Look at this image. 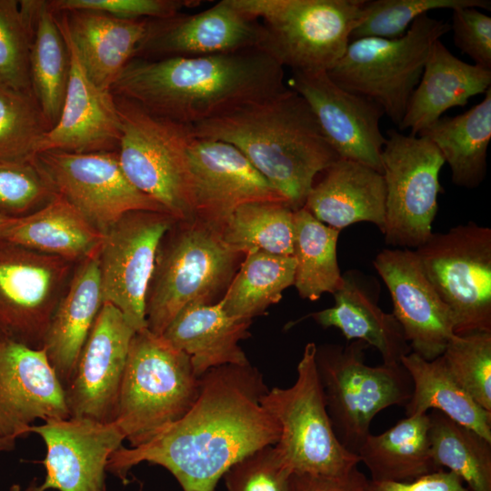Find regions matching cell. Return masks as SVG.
I'll list each match as a JSON object with an SVG mask.
<instances>
[{
  "mask_svg": "<svg viewBox=\"0 0 491 491\" xmlns=\"http://www.w3.org/2000/svg\"><path fill=\"white\" fill-rule=\"evenodd\" d=\"M200 386L189 356L147 328L137 331L129 346L114 422L130 447L142 446L190 410Z\"/></svg>",
  "mask_w": 491,
  "mask_h": 491,
  "instance_id": "5b68a950",
  "label": "cell"
},
{
  "mask_svg": "<svg viewBox=\"0 0 491 491\" xmlns=\"http://www.w3.org/2000/svg\"><path fill=\"white\" fill-rule=\"evenodd\" d=\"M223 240L246 254L258 249L293 256L294 210L283 202H253L238 206L219 227Z\"/></svg>",
  "mask_w": 491,
  "mask_h": 491,
  "instance_id": "74e56055",
  "label": "cell"
},
{
  "mask_svg": "<svg viewBox=\"0 0 491 491\" xmlns=\"http://www.w3.org/2000/svg\"><path fill=\"white\" fill-rule=\"evenodd\" d=\"M441 356L461 386L491 412V332L454 335Z\"/></svg>",
  "mask_w": 491,
  "mask_h": 491,
  "instance_id": "b9f144b4",
  "label": "cell"
},
{
  "mask_svg": "<svg viewBox=\"0 0 491 491\" xmlns=\"http://www.w3.org/2000/svg\"><path fill=\"white\" fill-rule=\"evenodd\" d=\"M33 0H0V85L33 95Z\"/></svg>",
  "mask_w": 491,
  "mask_h": 491,
  "instance_id": "ab89813d",
  "label": "cell"
},
{
  "mask_svg": "<svg viewBox=\"0 0 491 491\" xmlns=\"http://www.w3.org/2000/svg\"><path fill=\"white\" fill-rule=\"evenodd\" d=\"M7 491H42V489L40 487V485H38L36 479H34L25 490H22L20 485L14 484L9 487Z\"/></svg>",
  "mask_w": 491,
  "mask_h": 491,
  "instance_id": "681fc988",
  "label": "cell"
},
{
  "mask_svg": "<svg viewBox=\"0 0 491 491\" xmlns=\"http://www.w3.org/2000/svg\"><path fill=\"white\" fill-rule=\"evenodd\" d=\"M489 88L491 70L464 62L437 40L398 128L410 129V135H418L448 109L466 105L472 96Z\"/></svg>",
  "mask_w": 491,
  "mask_h": 491,
  "instance_id": "484cf974",
  "label": "cell"
},
{
  "mask_svg": "<svg viewBox=\"0 0 491 491\" xmlns=\"http://www.w3.org/2000/svg\"><path fill=\"white\" fill-rule=\"evenodd\" d=\"M192 127L196 137L236 147L294 211L339 158L306 100L288 86Z\"/></svg>",
  "mask_w": 491,
  "mask_h": 491,
  "instance_id": "3957f363",
  "label": "cell"
},
{
  "mask_svg": "<svg viewBox=\"0 0 491 491\" xmlns=\"http://www.w3.org/2000/svg\"><path fill=\"white\" fill-rule=\"evenodd\" d=\"M200 377L190 410L147 443L120 446L106 471L126 484L131 468L147 462L167 469L183 491H214L233 464L278 442L280 426L261 405L268 388L250 363L215 367Z\"/></svg>",
  "mask_w": 491,
  "mask_h": 491,
  "instance_id": "6da1fadb",
  "label": "cell"
},
{
  "mask_svg": "<svg viewBox=\"0 0 491 491\" xmlns=\"http://www.w3.org/2000/svg\"><path fill=\"white\" fill-rule=\"evenodd\" d=\"M72 263L0 240V333L42 348Z\"/></svg>",
  "mask_w": 491,
  "mask_h": 491,
  "instance_id": "5bb4252c",
  "label": "cell"
},
{
  "mask_svg": "<svg viewBox=\"0 0 491 491\" xmlns=\"http://www.w3.org/2000/svg\"><path fill=\"white\" fill-rule=\"evenodd\" d=\"M104 234L59 195L0 228V240L70 262L99 253Z\"/></svg>",
  "mask_w": 491,
  "mask_h": 491,
  "instance_id": "f1b7e54d",
  "label": "cell"
},
{
  "mask_svg": "<svg viewBox=\"0 0 491 491\" xmlns=\"http://www.w3.org/2000/svg\"><path fill=\"white\" fill-rule=\"evenodd\" d=\"M293 257L298 295L316 301L325 293L334 294L343 276L337 263L340 230L317 220L305 207L294 211Z\"/></svg>",
  "mask_w": 491,
  "mask_h": 491,
  "instance_id": "d590c367",
  "label": "cell"
},
{
  "mask_svg": "<svg viewBox=\"0 0 491 491\" xmlns=\"http://www.w3.org/2000/svg\"><path fill=\"white\" fill-rule=\"evenodd\" d=\"M114 96L120 123L117 155L126 177L176 220L193 218L187 166L192 125Z\"/></svg>",
  "mask_w": 491,
  "mask_h": 491,
  "instance_id": "9c48e42d",
  "label": "cell"
},
{
  "mask_svg": "<svg viewBox=\"0 0 491 491\" xmlns=\"http://www.w3.org/2000/svg\"><path fill=\"white\" fill-rule=\"evenodd\" d=\"M265 36L259 20L243 13L233 0H222L195 15L150 19L135 57H195L261 49Z\"/></svg>",
  "mask_w": 491,
  "mask_h": 491,
  "instance_id": "ffe728a7",
  "label": "cell"
},
{
  "mask_svg": "<svg viewBox=\"0 0 491 491\" xmlns=\"http://www.w3.org/2000/svg\"><path fill=\"white\" fill-rule=\"evenodd\" d=\"M56 195L51 183L35 161L0 163V214L27 215Z\"/></svg>",
  "mask_w": 491,
  "mask_h": 491,
  "instance_id": "7bdbcfd3",
  "label": "cell"
},
{
  "mask_svg": "<svg viewBox=\"0 0 491 491\" xmlns=\"http://www.w3.org/2000/svg\"><path fill=\"white\" fill-rule=\"evenodd\" d=\"M55 16L68 48L70 73L60 117L42 137L37 153L117 151L120 123L115 96L88 77L61 15Z\"/></svg>",
  "mask_w": 491,
  "mask_h": 491,
  "instance_id": "603a6c76",
  "label": "cell"
},
{
  "mask_svg": "<svg viewBox=\"0 0 491 491\" xmlns=\"http://www.w3.org/2000/svg\"><path fill=\"white\" fill-rule=\"evenodd\" d=\"M427 414L436 466L456 475L470 491H491V442L437 410Z\"/></svg>",
  "mask_w": 491,
  "mask_h": 491,
  "instance_id": "8d00e7d4",
  "label": "cell"
},
{
  "mask_svg": "<svg viewBox=\"0 0 491 491\" xmlns=\"http://www.w3.org/2000/svg\"><path fill=\"white\" fill-rule=\"evenodd\" d=\"M471 6L490 10L489 0H365L350 41L365 37L397 38L419 16L435 9Z\"/></svg>",
  "mask_w": 491,
  "mask_h": 491,
  "instance_id": "60d3db41",
  "label": "cell"
},
{
  "mask_svg": "<svg viewBox=\"0 0 491 491\" xmlns=\"http://www.w3.org/2000/svg\"><path fill=\"white\" fill-rule=\"evenodd\" d=\"M286 87L285 68L253 48L195 57H134L111 92L155 115L193 126Z\"/></svg>",
  "mask_w": 491,
  "mask_h": 491,
  "instance_id": "7a4b0ae2",
  "label": "cell"
},
{
  "mask_svg": "<svg viewBox=\"0 0 491 491\" xmlns=\"http://www.w3.org/2000/svg\"><path fill=\"white\" fill-rule=\"evenodd\" d=\"M47 3L55 14L92 10L124 19H164L195 5V1L186 0H50Z\"/></svg>",
  "mask_w": 491,
  "mask_h": 491,
  "instance_id": "f6af8a7d",
  "label": "cell"
},
{
  "mask_svg": "<svg viewBox=\"0 0 491 491\" xmlns=\"http://www.w3.org/2000/svg\"><path fill=\"white\" fill-rule=\"evenodd\" d=\"M400 363L413 384L412 396L405 406L406 416L437 410L491 442V412L481 407L454 378L441 356L428 361L410 352Z\"/></svg>",
  "mask_w": 491,
  "mask_h": 491,
  "instance_id": "d6a6232c",
  "label": "cell"
},
{
  "mask_svg": "<svg viewBox=\"0 0 491 491\" xmlns=\"http://www.w3.org/2000/svg\"><path fill=\"white\" fill-rule=\"evenodd\" d=\"M368 491H470L454 473L439 469L410 482H376L369 479Z\"/></svg>",
  "mask_w": 491,
  "mask_h": 491,
  "instance_id": "c3c4849f",
  "label": "cell"
},
{
  "mask_svg": "<svg viewBox=\"0 0 491 491\" xmlns=\"http://www.w3.org/2000/svg\"><path fill=\"white\" fill-rule=\"evenodd\" d=\"M48 130L33 95L0 85V163L33 161Z\"/></svg>",
  "mask_w": 491,
  "mask_h": 491,
  "instance_id": "f35d334b",
  "label": "cell"
},
{
  "mask_svg": "<svg viewBox=\"0 0 491 491\" xmlns=\"http://www.w3.org/2000/svg\"><path fill=\"white\" fill-rule=\"evenodd\" d=\"M381 164L386 185L385 241L416 249L433 233L438 195L443 192L439 174L445 160L426 136L390 129Z\"/></svg>",
  "mask_w": 491,
  "mask_h": 491,
  "instance_id": "7c38bea8",
  "label": "cell"
},
{
  "mask_svg": "<svg viewBox=\"0 0 491 491\" xmlns=\"http://www.w3.org/2000/svg\"><path fill=\"white\" fill-rule=\"evenodd\" d=\"M244 256L216 227L196 217L175 220L157 249L146 293L147 329L161 336L185 306L216 303Z\"/></svg>",
  "mask_w": 491,
  "mask_h": 491,
  "instance_id": "277c9868",
  "label": "cell"
},
{
  "mask_svg": "<svg viewBox=\"0 0 491 491\" xmlns=\"http://www.w3.org/2000/svg\"><path fill=\"white\" fill-rule=\"evenodd\" d=\"M414 252L450 311L454 334L491 332V229L468 222L432 233Z\"/></svg>",
  "mask_w": 491,
  "mask_h": 491,
  "instance_id": "8fae6325",
  "label": "cell"
},
{
  "mask_svg": "<svg viewBox=\"0 0 491 491\" xmlns=\"http://www.w3.org/2000/svg\"><path fill=\"white\" fill-rule=\"evenodd\" d=\"M29 433L46 447L42 491H106L107 462L125 441L115 422L69 417L33 425Z\"/></svg>",
  "mask_w": 491,
  "mask_h": 491,
  "instance_id": "7402d4cb",
  "label": "cell"
},
{
  "mask_svg": "<svg viewBox=\"0 0 491 491\" xmlns=\"http://www.w3.org/2000/svg\"><path fill=\"white\" fill-rule=\"evenodd\" d=\"M374 266L389 291L393 315L411 351L426 360L440 356L455 335L449 309L411 249L386 248Z\"/></svg>",
  "mask_w": 491,
  "mask_h": 491,
  "instance_id": "44dd1931",
  "label": "cell"
},
{
  "mask_svg": "<svg viewBox=\"0 0 491 491\" xmlns=\"http://www.w3.org/2000/svg\"><path fill=\"white\" fill-rule=\"evenodd\" d=\"M316 346L307 343L296 382L274 387L261 405L276 419L281 433L276 451L293 473L342 476L360 463L338 440L329 418L316 365Z\"/></svg>",
  "mask_w": 491,
  "mask_h": 491,
  "instance_id": "30bf717a",
  "label": "cell"
},
{
  "mask_svg": "<svg viewBox=\"0 0 491 491\" xmlns=\"http://www.w3.org/2000/svg\"><path fill=\"white\" fill-rule=\"evenodd\" d=\"M295 270L293 256L248 251L219 300L224 311L233 318L252 321L281 300L283 292L294 285Z\"/></svg>",
  "mask_w": 491,
  "mask_h": 491,
  "instance_id": "e575fe53",
  "label": "cell"
},
{
  "mask_svg": "<svg viewBox=\"0 0 491 491\" xmlns=\"http://www.w3.org/2000/svg\"><path fill=\"white\" fill-rule=\"evenodd\" d=\"M303 207L340 231L356 223L369 222L382 232L386 213L383 175L361 163L338 158L313 185Z\"/></svg>",
  "mask_w": 491,
  "mask_h": 491,
  "instance_id": "cb8c5ba5",
  "label": "cell"
},
{
  "mask_svg": "<svg viewBox=\"0 0 491 491\" xmlns=\"http://www.w3.org/2000/svg\"><path fill=\"white\" fill-rule=\"evenodd\" d=\"M265 28L262 50L293 72H328L343 56L365 0H233Z\"/></svg>",
  "mask_w": 491,
  "mask_h": 491,
  "instance_id": "8992f818",
  "label": "cell"
},
{
  "mask_svg": "<svg viewBox=\"0 0 491 491\" xmlns=\"http://www.w3.org/2000/svg\"><path fill=\"white\" fill-rule=\"evenodd\" d=\"M454 42L476 65L491 70V17L478 8L465 6L452 10Z\"/></svg>",
  "mask_w": 491,
  "mask_h": 491,
  "instance_id": "bcb514c9",
  "label": "cell"
},
{
  "mask_svg": "<svg viewBox=\"0 0 491 491\" xmlns=\"http://www.w3.org/2000/svg\"><path fill=\"white\" fill-rule=\"evenodd\" d=\"M288 87L306 100L339 158L361 163L382 174L386 136L380 120L385 114L377 104L339 86L327 72H293Z\"/></svg>",
  "mask_w": 491,
  "mask_h": 491,
  "instance_id": "d6986e66",
  "label": "cell"
},
{
  "mask_svg": "<svg viewBox=\"0 0 491 491\" xmlns=\"http://www.w3.org/2000/svg\"><path fill=\"white\" fill-rule=\"evenodd\" d=\"M187 166L193 216L217 229L242 205L264 201L286 203L249 160L230 144L194 136L187 149Z\"/></svg>",
  "mask_w": 491,
  "mask_h": 491,
  "instance_id": "e0dca14e",
  "label": "cell"
},
{
  "mask_svg": "<svg viewBox=\"0 0 491 491\" xmlns=\"http://www.w3.org/2000/svg\"><path fill=\"white\" fill-rule=\"evenodd\" d=\"M292 474L275 446H266L233 464L223 477L227 491H289Z\"/></svg>",
  "mask_w": 491,
  "mask_h": 491,
  "instance_id": "ee69618b",
  "label": "cell"
},
{
  "mask_svg": "<svg viewBox=\"0 0 491 491\" xmlns=\"http://www.w3.org/2000/svg\"><path fill=\"white\" fill-rule=\"evenodd\" d=\"M176 219L166 213L131 211L105 234L98 253L103 304L135 330L147 328L145 300L158 246Z\"/></svg>",
  "mask_w": 491,
  "mask_h": 491,
  "instance_id": "9a60e30c",
  "label": "cell"
},
{
  "mask_svg": "<svg viewBox=\"0 0 491 491\" xmlns=\"http://www.w3.org/2000/svg\"><path fill=\"white\" fill-rule=\"evenodd\" d=\"M14 218L0 214V228L9 224Z\"/></svg>",
  "mask_w": 491,
  "mask_h": 491,
  "instance_id": "f907efd6",
  "label": "cell"
},
{
  "mask_svg": "<svg viewBox=\"0 0 491 491\" xmlns=\"http://www.w3.org/2000/svg\"><path fill=\"white\" fill-rule=\"evenodd\" d=\"M251 323L229 316L220 301L192 304L175 316L161 336L189 356L200 377L215 367L249 364L239 343L250 336Z\"/></svg>",
  "mask_w": 491,
  "mask_h": 491,
  "instance_id": "83f0119b",
  "label": "cell"
},
{
  "mask_svg": "<svg viewBox=\"0 0 491 491\" xmlns=\"http://www.w3.org/2000/svg\"><path fill=\"white\" fill-rule=\"evenodd\" d=\"M333 296V306L308 315L320 326L336 327L346 340H360L375 347L383 364H400L401 357L411 352L394 315L384 312L351 276H343Z\"/></svg>",
  "mask_w": 491,
  "mask_h": 491,
  "instance_id": "f546056e",
  "label": "cell"
},
{
  "mask_svg": "<svg viewBox=\"0 0 491 491\" xmlns=\"http://www.w3.org/2000/svg\"><path fill=\"white\" fill-rule=\"evenodd\" d=\"M34 161L56 195L73 205L103 234L131 211L166 213L128 180L117 151L47 150L37 153Z\"/></svg>",
  "mask_w": 491,
  "mask_h": 491,
  "instance_id": "4fadbf2b",
  "label": "cell"
},
{
  "mask_svg": "<svg viewBox=\"0 0 491 491\" xmlns=\"http://www.w3.org/2000/svg\"><path fill=\"white\" fill-rule=\"evenodd\" d=\"M69 73V52L55 14L47 1L33 0L31 85L49 129L60 117Z\"/></svg>",
  "mask_w": 491,
  "mask_h": 491,
  "instance_id": "836d02e7",
  "label": "cell"
},
{
  "mask_svg": "<svg viewBox=\"0 0 491 491\" xmlns=\"http://www.w3.org/2000/svg\"><path fill=\"white\" fill-rule=\"evenodd\" d=\"M135 330L113 305L103 304L65 387L70 417L115 419L129 346Z\"/></svg>",
  "mask_w": 491,
  "mask_h": 491,
  "instance_id": "ac0fdd59",
  "label": "cell"
},
{
  "mask_svg": "<svg viewBox=\"0 0 491 491\" xmlns=\"http://www.w3.org/2000/svg\"><path fill=\"white\" fill-rule=\"evenodd\" d=\"M368 345L360 340L346 346H316V365L333 429L343 446L357 455L382 410L405 406L413 384L402 364L376 366L366 363Z\"/></svg>",
  "mask_w": 491,
  "mask_h": 491,
  "instance_id": "52a82bcc",
  "label": "cell"
},
{
  "mask_svg": "<svg viewBox=\"0 0 491 491\" xmlns=\"http://www.w3.org/2000/svg\"><path fill=\"white\" fill-rule=\"evenodd\" d=\"M369 479L355 467L342 476L293 473L289 491H368Z\"/></svg>",
  "mask_w": 491,
  "mask_h": 491,
  "instance_id": "7dc6e473",
  "label": "cell"
},
{
  "mask_svg": "<svg viewBox=\"0 0 491 491\" xmlns=\"http://www.w3.org/2000/svg\"><path fill=\"white\" fill-rule=\"evenodd\" d=\"M69 417L65 387L45 349L0 338V452L12 451L37 419Z\"/></svg>",
  "mask_w": 491,
  "mask_h": 491,
  "instance_id": "2e32d148",
  "label": "cell"
},
{
  "mask_svg": "<svg viewBox=\"0 0 491 491\" xmlns=\"http://www.w3.org/2000/svg\"><path fill=\"white\" fill-rule=\"evenodd\" d=\"M484 99L463 114L443 115L418 135L428 138L441 153L457 186L476 188L487 168L491 139V88Z\"/></svg>",
  "mask_w": 491,
  "mask_h": 491,
  "instance_id": "4dcf8cb0",
  "label": "cell"
},
{
  "mask_svg": "<svg viewBox=\"0 0 491 491\" xmlns=\"http://www.w3.org/2000/svg\"><path fill=\"white\" fill-rule=\"evenodd\" d=\"M428 414L406 416L379 435L366 438L357 452L371 481L410 482L439 470L428 436Z\"/></svg>",
  "mask_w": 491,
  "mask_h": 491,
  "instance_id": "1f68e13d",
  "label": "cell"
},
{
  "mask_svg": "<svg viewBox=\"0 0 491 491\" xmlns=\"http://www.w3.org/2000/svg\"><path fill=\"white\" fill-rule=\"evenodd\" d=\"M448 31V23L425 14L400 37L350 41L327 74L339 86L377 104L398 126L433 45Z\"/></svg>",
  "mask_w": 491,
  "mask_h": 491,
  "instance_id": "ba28073f",
  "label": "cell"
},
{
  "mask_svg": "<svg viewBox=\"0 0 491 491\" xmlns=\"http://www.w3.org/2000/svg\"><path fill=\"white\" fill-rule=\"evenodd\" d=\"M4 336H2V334L0 333V338H3Z\"/></svg>",
  "mask_w": 491,
  "mask_h": 491,
  "instance_id": "816d5d0a",
  "label": "cell"
},
{
  "mask_svg": "<svg viewBox=\"0 0 491 491\" xmlns=\"http://www.w3.org/2000/svg\"><path fill=\"white\" fill-rule=\"evenodd\" d=\"M91 81L110 90L144 40L149 20L124 19L92 10L59 13Z\"/></svg>",
  "mask_w": 491,
  "mask_h": 491,
  "instance_id": "d4e9b609",
  "label": "cell"
},
{
  "mask_svg": "<svg viewBox=\"0 0 491 491\" xmlns=\"http://www.w3.org/2000/svg\"><path fill=\"white\" fill-rule=\"evenodd\" d=\"M53 314L43 348L64 387L103 306L98 254L80 261Z\"/></svg>",
  "mask_w": 491,
  "mask_h": 491,
  "instance_id": "4316f807",
  "label": "cell"
}]
</instances>
